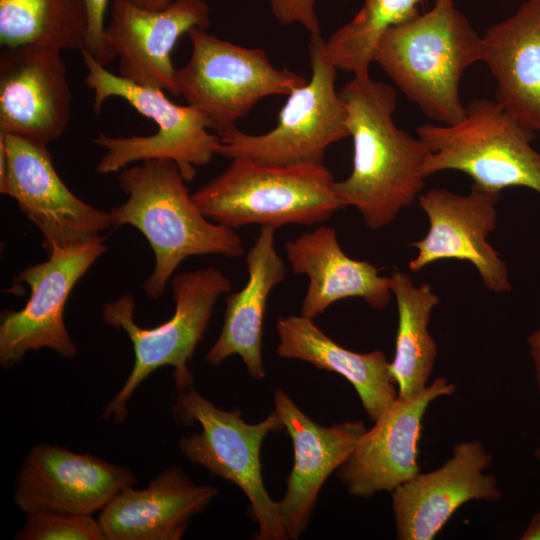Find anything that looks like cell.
<instances>
[{
  "label": "cell",
  "instance_id": "obj_1",
  "mask_svg": "<svg viewBox=\"0 0 540 540\" xmlns=\"http://www.w3.org/2000/svg\"><path fill=\"white\" fill-rule=\"evenodd\" d=\"M339 94L353 139V168L345 180L334 182V191L343 207H355L366 226L378 230L419 196L428 149L394 123L392 86L370 75L353 76Z\"/></svg>",
  "mask_w": 540,
  "mask_h": 540
},
{
  "label": "cell",
  "instance_id": "obj_9",
  "mask_svg": "<svg viewBox=\"0 0 540 540\" xmlns=\"http://www.w3.org/2000/svg\"><path fill=\"white\" fill-rule=\"evenodd\" d=\"M192 53L177 70V86L188 105L197 109L220 136L236 128L261 99L289 95L306 79L272 65L261 48H246L192 28Z\"/></svg>",
  "mask_w": 540,
  "mask_h": 540
},
{
  "label": "cell",
  "instance_id": "obj_6",
  "mask_svg": "<svg viewBox=\"0 0 540 540\" xmlns=\"http://www.w3.org/2000/svg\"><path fill=\"white\" fill-rule=\"evenodd\" d=\"M417 136L428 149L425 177L444 170L467 174L472 185L499 194L525 187L540 194V153L532 146L534 132L496 100L475 99L455 124H423Z\"/></svg>",
  "mask_w": 540,
  "mask_h": 540
},
{
  "label": "cell",
  "instance_id": "obj_24",
  "mask_svg": "<svg viewBox=\"0 0 540 540\" xmlns=\"http://www.w3.org/2000/svg\"><path fill=\"white\" fill-rule=\"evenodd\" d=\"M277 354L305 361L318 369L343 376L355 388L370 420L375 422L397 400L390 362L380 350L357 353L329 338L305 316L280 317Z\"/></svg>",
  "mask_w": 540,
  "mask_h": 540
},
{
  "label": "cell",
  "instance_id": "obj_11",
  "mask_svg": "<svg viewBox=\"0 0 540 540\" xmlns=\"http://www.w3.org/2000/svg\"><path fill=\"white\" fill-rule=\"evenodd\" d=\"M0 192L12 197L42 235V246L79 247L113 228L109 211L74 195L63 183L47 146L0 132Z\"/></svg>",
  "mask_w": 540,
  "mask_h": 540
},
{
  "label": "cell",
  "instance_id": "obj_26",
  "mask_svg": "<svg viewBox=\"0 0 540 540\" xmlns=\"http://www.w3.org/2000/svg\"><path fill=\"white\" fill-rule=\"evenodd\" d=\"M89 14L85 0H0V43H34L62 49L85 46Z\"/></svg>",
  "mask_w": 540,
  "mask_h": 540
},
{
  "label": "cell",
  "instance_id": "obj_15",
  "mask_svg": "<svg viewBox=\"0 0 540 540\" xmlns=\"http://www.w3.org/2000/svg\"><path fill=\"white\" fill-rule=\"evenodd\" d=\"M499 194L471 186L467 195L434 188L419 195V204L429 219L426 236L412 243L417 256L409 269L418 272L442 259H458L475 266L489 290L501 293L511 289L507 267L487 241L497 224Z\"/></svg>",
  "mask_w": 540,
  "mask_h": 540
},
{
  "label": "cell",
  "instance_id": "obj_4",
  "mask_svg": "<svg viewBox=\"0 0 540 540\" xmlns=\"http://www.w3.org/2000/svg\"><path fill=\"white\" fill-rule=\"evenodd\" d=\"M334 182L324 163L277 165L236 156L192 197L204 216L235 230L251 224L312 226L343 208Z\"/></svg>",
  "mask_w": 540,
  "mask_h": 540
},
{
  "label": "cell",
  "instance_id": "obj_20",
  "mask_svg": "<svg viewBox=\"0 0 540 540\" xmlns=\"http://www.w3.org/2000/svg\"><path fill=\"white\" fill-rule=\"evenodd\" d=\"M217 494L216 487L195 484L182 468L170 466L145 488L121 490L98 521L106 540H178Z\"/></svg>",
  "mask_w": 540,
  "mask_h": 540
},
{
  "label": "cell",
  "instance_id": "obj_27",
  "mask_svg": "<svg viewBox=\"0 0 540 540\" xmlns=\"http://www.w3.org/2000/svg\"><path fill=\"white\" fill-rule=\"evenodd\" d=\"M421 1L364 0L353 19L324 42L327 59L353 76L370 75L373 52L381 36L391 26L419 13L417 5Z\"/></svg>",
  "mask_w": 540,
  "mask_h": 540
},
{
  "label": "cell",
  "instance_id": "obj_31",
  "mask_svg": "<svg viewBox=\"0 0 540 540\" xmlns=\"http://www.w3.org/2000/svg\"><path fill=\"white\" fill-rule=\"evenodd\" d=\"M520 540H540V511L532 516Z\"/></svg>",
  "mask_w": 540,
  "mask_h": 540
},
{
  "label": "cell",
  "instance_id": "obj_29",
  "mask_svg": "<svg viewBox=\"0 0 540 540\" xmlns=\"http://www.w3.org/2000/svg\"><path fill=\"white\" fill-rule=\"evenodd\" d=\"M110 1L85 0L89 14V27L83 49L87 50L103 66H106L116 57L105 35L104 16Z\"/></svg>",
  "mask_w": 540,
  "mask_h": 540
},
{
  "label": "cell",
  "instance_id": "obj_12",
  "mask_svg": "<svg viewBox=\"0 0 540 540\" xmlns=\"http://www.w3.org/2000/svg\"><path fill=\"white\" fill-rule=\"evenodd\" d=\"M99 240L79 247H53L44 262L20 271L13 283L26 284L30 297L20 310L0 314V366L10 369L32 350L48 348L65 359H74L78 348L65 323L68 297L88 269L107 251Z\"/></svg>",
  "mask_w": 540,
  "mask_h": 540
},
{
  "label": "cell",
  "instance_id": "obj_2",
  "mask_svg": "<svg viewBox=\"0 0 540 540\" xmlns=\"http://www.w3.org/2000/svg\"><path fill=\"white\" fill-rule=\"evenodd\" d=\"M118 182L128 198L109 211L112 226L131 225L149 242L155 264L143 283L148 297L160 298L174 271L188 257L243 255L236 230L204 216L174 161H140L122 170Z\"/></svg>",
  "mask_w": 540,
  "mask_h": 540
},
{
  "label": "cell",
  "instance_id": "obj_14",
  "mask_svg": "<svg viewBox=\"0 0 540 540\" xmlns=\"http://www.w3.org/2000/svg\"><path fill=\"white\" fill-rule=\"evenodd\" d=\"M72 94L61 49L34 43L0 54V132L47 146L67 128Z\"/></svg>",
  "mask_w": 540,
  "mask_h": 540
},
{
  "label": "cell",
  "instance_id": "obj_19",
  "mask_svg": "<svg viewBox=\"0 0 540 540\" xmlns=\"http://www.w3.org/2000/svg\"><path fill=\"white\" fill-rule=\"evenodd\" d=\"M274 407L294 449L287 489L277 501L278 514L288 539H298L310 522L322 485L347 460L367 429L362 421L328 427L316 423L280 389L274 393Z\"/></svg>",
  "mask_w": 540,
  "mask_h": 540
},
{
  "label": "cell",
  "instance_id": "obj_23",
  "mask_svg": "<svg viewBox=\"0 0 540 540\" xmlns=\"http://www.w3.org/2000/svg\"><path fill=\"white\" fill-rule=\"evenodd\" d=\"M275 231L272 227H261L247 252L248 281L240 291L226 296L221 332L205 356L209 365L216 367L237 354L249 376L258 380L265 377L262 339L268 298L286 276L284 261L275 248Z\"/></svg>",
  "mask_w": 540,
  "mask_h": 540
},
{
  "label": "cell",
  "instance_id": "obj_7",
  "mask_svg": "<svg viewBox=\"0 0 540 540\" xmlns=\"http://www.w3.org/2000/svg\"><path fill=\"white\" fill-rule=\"evenodd\" d=\"M81 55L88 69L85 84L94 91L93 111L101 112L109 97H120L140 114L152 119L158 130L148 136L111 137L99 132L92 142L104 148L96 172H118L128 164L149 159L174 161L186 182L196 167L207 165L217 155L220 138L210 133L208 120L194 107L170 101L164 90L143 86L109 72L87 50Z\"/></svg>",
  "mask_w": 540,
  "mask_h": 540
},
{
  "label": "cell",
  "instance_id": "obj_21",
  "mask_svg": "<svg viewBox=\"0 0 540 540\" xmlns=\"http://www.w3.org/2000/svg\"><path fill=\"white\" fill-rule=\"evenodd\" d=\"M481 61L496 80V101L540 133V0H526L481 36Z\"/></svg>",
  "mask_w": 540,
  "mask_h": 540
},
{
  "label": "cell",
  "instance_id": "obj_25",
  "mask_svg": "<svg viewBox=\"0 0 540 540\" xmlns=\"http://www.w3.org/2000/svg\"><path fill=\"white\" fill-rule=\"evenodd\" d=\"M390 288L398 310L395 355L390 369L398 397L410 398L427 386L433 370L437 344L428 324L439 297L429 284L415 286L411 277L401 271L390 276Z\"/></svg>",
  "mask_w": 540,
  "mask_h": 540
},
{
  "label": "cell",
  "instance_id": "obj_3",
  "mask_svg": "<svg viewBox=\"0 0 540 540\" xmlns=\"http://www.w3.org/2000/svg\"><path fill=\"white\" fill-rule=\"evenodd\" d=\"M372 61L428 118L455 124L466 114L459 84L481 61V36L454 0H435L430 10L387 29Z\"/></svg>",
  "mask_w": 540,
  "mask_h": 540
},
{
  "label": "cell",
  "instance_id": "obj_10",
  "mask_svg": "<svg viewBox=\"0 0 540 540\" xmlns=\"http://www.w3.org/2000/svg\"><path fill=\"white\" fill-rule=\"evenodd\" d=\"M324 42L320 33L310 35L311 78L288 95L276 127L261 135L234 128L219 136L217 155L277 165L320 164L331 144L350 136L346 104L335 88L337 68L327 59Z\"/></svg>",
  "mask_w": 540,
  "mask_h": 540
},
{
  "label": "cell",
  "instance_id": "obj_33",
  "mask_svg": "<svg viewBox=\"0 0 540 540\" xmlns=\"http://www.w3.org/2000/svg\"><path fill=\"white\" fill-rule=\"evenodd\" d=\"M530 356H531V360H532L533 368L535 372L537 388L540 393V349L530 347Z\"/></svg>",
  "mask_w": 540,
  "mask_h": 540
},
{
  "label": "cell",
  "instance_id": "obj_30",
  "mask_svg": "<svg viewBox=\"0 0 540 540\" xmlns=\"http://www.w3.org/2000/svg\"><path fill=\"white\" fill-rule=\"evenodd\" d=\"M271 9L276 19L284 25L298 23L309 33H320V24L315 13V0H271Z\"/></svg>",
  "mask_w": 540,
  "mask_h": 540
},
{
  "label": "cell",
  "instance_id": "obj_28",
  "mask_svg": "<svg viewBox=\"0 0 540 540\" xmlns=\"http://www.w3.org/2000/svg\"><path fill=\"white\" fill-rule=\"evenodd\" d=\"M17 540H106L92 515L32 513L15 536Z\"/></svg>",
  "mask_w": 540,
  "mask_h": 540
},
{
  "label": "cell",
  "instance_id": "obj_5",
  "mask_svg": "<svg viewBox=\"0 0 540 540\" xmlns=\"http://www.w3.org/2000/svg\"><path fill=\"white\" fill-rule=\"evenodd\" d=\"M170 285L175 302L173 316L164 323L144 328L135 321V299L125 294L103 305V322L125 331L133 345L134 364L121 389L103 410L102 419L122 424L127 403L152 372L162 366L174 368L177 391L193 385L188 367L203 339L218 298L232 289V281L220 269L201 268L178 273Z\"/></svg>",
  "mask_w": 540,
  "mask_h": 540
},
{
  "label": "cell",
  "instance_id": "obj_22",
  "mask_svg": "<svg viewBox=\"0 0 540 540\" xmlns=\"http://www.w3.org/2000/svg\"><path fill=\"white\" fill-rule=\"evenodd\" d=\"M285 251L293 273L309 279L302 316L313 319L333 303L353 297L382 310L391 298L390 277L379 275L368 261L347 256L331 227L320 226L303 233L286 242Z\"/></svg>",
  "mask_w": 540,
  "mask_h": 540
},
{
  "label": "cell",
  "instance_id": "obj_8",
  "mask_svg": "<svg viewBox=\"0 0 540 540\" xmlns=\"http://www.w3.org/2000/svg\"><path fill=\"white\" fill-rule=\"evenodd\" d=\"M172 413L178 423L200 424L201 432L179 439V450L191 463L243 491L250 502L251 518L259 526L255 539L287 540L277 501L266 491L260 461L265 437L284 429L278 415L273 411L259 423H247L239 409L216 407L193 385L177 391Z\"/></svg>",
  "mask_w": 540,
  "mask_h": 540
},
{
  "label": "cell",
  "instance_id": "obj_34",
  "mask_svg": "<svg viewBox=\"0 0 540 540\" xmlns=\"http://www.w3.org/2000/svg\"><path fill=\"white\" fill-rule=\"evenodd\" d=\"M527 343L530 347L540 349V329L527 337Z\"/></svg>",
  "mask_w": 540,
  "mask_h": 540
},
{
  "label": "cell",
  "instance_id": "obj_35",
  "mask_svg": "<svg viewBox=\"0 0 540 540\" xmlns=\"http://www.w3.org/2000/svg\"><path fill=\"white\" fill-rule=\"evenodd\" d=\"M534 456L540 462V447L535 449Z\"/></svg>",
  "mask_w": 540,
  "mask_h": 540
},
{
  "label": "cell",
  "instance_id": "obj_17",
  "mask_svg": "<svg viewBox=\"0 0 540 540\" xmlns=\"http://www.w3.org/2000/svg\"><path fill=\"white\" fill-rule=\"evenodd\" d=\"M455 390L453 383L439 377L413 397H398L363 433L336 470L348 493L360 498L383 491L391 493L418 474V442L424 415L435 399L452 395Z\"/></svg>",
  "mask_w": 540,
  "mask_h": 540
},
{
  "label": "cell",
  "instance_id": "obj_18",
  "mask_svg": "<svg viewBox=\"0 0 540 540\" xmlns=\"http://www.w3.org/2000/svg\"><path fill=\"white\" fill-rule=\"evenodd\" d=\"M105 26L108 44L119 57V76L139 85L179 95L171 53L177 40L192 28L210 23L204 0H172L160 10H148L132 0H111Z\"/></svg>",
  "mask_w": 540,
  "mask_h": 540
},
{
  "label": "cell",
  "instance_id": "obj_16",
  "mask_svg": "<svg viewBox=\"0 0 540 540\" xmlns=\"http://www.w3.org/2000/svg\"><path fill=\"white\" fill-rule=\"evenodd\" d=\"M492 456L477 439L457 443L438 469L419 472L391 492L396 538L432 540L459 507L502 497L497 479L484 474Z\"/></svg>",
  "mask_w": 540,
  "mask_h": 540
},
{
  "label": "cell",
  "instance_id": "obj_32",
  "mask_svg": "<svg viewBox=\"0 0 540 540\" xmlns=\"http://www.w3.org/2000/svg\"><path fill=\"white\" fill-rule=\"evenodd\" d=\"M172 0H132L139 7L148 10H160L166 7Z\"/></svg>",
  "mask_w": 540,
  "mask_h": 540
},
{
  "label": "cell",
  "instance_id": "obj_13",
  "mask_svg": "<svg viewBox=\"0 0 540 540\" xmlns=\"http://www.w3.org/2000/svg\"><path fill=\"white\" fill-rule=\"evenodd\" d=\"M136 482L135 474L126 467L42 443L32 447L20 465L13 498L26 515H93Z\"/></svg>",
  "mask_w": 540,
  "mask_h": 540
}]
</instances>
